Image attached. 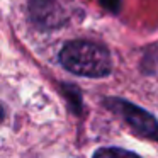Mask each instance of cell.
I'll return each instance as SVG.
<instances>
[{
  "mask_svg": "<svg viewBox=\"0 0 158 158\" xmlns=\"http://www.w3.org/2000/svg\"><path fill=\"white\" fill-rule=\"evenodd\" d=\"M106 106L119 114L133 127L134 133L158 143V121L150 112L123 99H106Z\"/></svg>",
  "mask_w": 158,
  "mask_h": 158,
  "instance_id": "7a4b0ae2",
  "label": "cell"
},
{
  "mask_svg": "<svg viewBox=\"0 0 158 158\" xmlns=\"http://www.w3.org/2000/svg\"><path fill=\"white\" fill-rule=\"evenodd\" d=\"M100 4L112 12H117V9H119V0H100Z\"/></svg>",
  "mask_w": 158,
  "mask_h": 158,
  "instance_id": "277c9868",
  "label": "cell"
},
{
  "mask_svg": "<svg viewBox=\"0 0 158 158\" xmlns=\"http://www.w3.org/2000/svg\"><path fill=\"white\" fill-rule=\"evenodd\" d=\"M60 63L68 72L89 78L106 77L112 68L109 51L92 41H72L65 44L60 53Z\"/></svg>",
  "mask_w": 158,
  "mask_h": 158,
  "instance_id": "6da1fadb",
  "label": "cell"
},
{
  "mask_svg": "<svg viewBox=\"0 0 158 158\" xmlns=\"http://www.w3.org/2000/svg\"><path fill=\"white\" fill-rule=\"evenodd\" d=\"M92 158H141L133 151L123 150V148H99Z\"/></svg>",
  "mask_w": 158,
  "mask_h": 158,
  "instance_id": "3957f363",
  "label": "cell"
}]
</instances>
